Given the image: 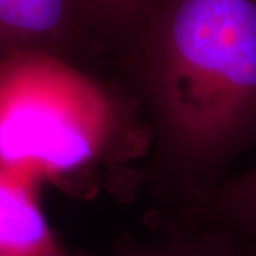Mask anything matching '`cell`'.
I'll list each match as a JSON object with an SVG mask.
<instances>
[{"mask_svg": "<svg viewBox=\"0 0 256 256\" xmlns=\"http://www.w3.org/2000/svg\"><path fill=\"white\" fill-rule=\"evenodd\" d=\"M178 220L256 242V164L180 208Z\"/></svg>", "mask_w": 256, "mask_h": 256, "instance_id": "cell-5", "label": "cell"}, {"mask_svg": "<svg viewBox=\"0 0 256 256\" xmlns=\"http://www.w3.org/2000/svg\"><path fill=\"white\" fill-rule=\"evenodd\" d=\"M118 56L150 122L151 184L200 201L256 146V0H154Z\"/></svg>", "mask_w": 256, "mask_h": 256, "instance_id": "cell-1", "label": "cell"}, {"mask_svg": "<svg viewBox=\"0 0 256 256\" xmlns=\"http://www.w3.org/2000/svg\"><path fill=\"white\" fill-rule=\"evenodd\" d=\"M0 256H88L66 246L48 224L36 180L0 168Z\"/></svg>", "mask_w": 256, "mask_h": 256, "instance_id": "cell-4", "label": "cell"}, {"mask_svg": "<svg viewBox=\"0 0 256 256\" xmlns=\"http://www.w3.org/2000/svg\"><path fill=\"white\" fill-rule=\"evenodd\" d=\"M124 124L107 82L63 57L0 62V168L38 180L78 174L107 156Z\"/></svg>", "mask_w": 256, "mask_h": 256, "instance_id": "cell-2", "label": "cell"}, {"mask_svg": "<svg viewBox=\"0 0 256 256\" xmlns=\"http://www.w3.org/2000/svg\"><path fill=\"white\" fill-rule=\"evenodd\" d=\"M117 256H256V242L174 220L156 238L124 244Z\"/></svg>", "mask_w": 256, "mask_h": 256, "instance_id": "cell-6", "label": "cell"}, {"mask_svg": "<svg viewBox=\"0 0 256 256\" xmlns=\"http://www.w3.org/2000/svg\"><path fill=\"white\" fill-rule=\"evenodd\" d=\"M101 42L90 0H0V62L42 52L92 70Z\"/></svg>", "mask_w": 256, "mask_h": 256, "instance_id": "cell-3", "label": "cell"}, {"mask_svg": "<svg viewBox=\"0 0 256 256\" xmlns=\"http://www.w3.org/2000/svg\"><path fill=\"white\" fill-rule=\"evenodd\" d=\"M102 42L118 50L154 0H90Z\"/></svg>", "mask_w": 256, "mask_h": 256, "instance_id": "cell-7", "label": "cell"}]
</instances>
